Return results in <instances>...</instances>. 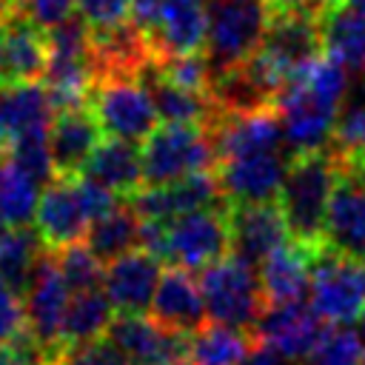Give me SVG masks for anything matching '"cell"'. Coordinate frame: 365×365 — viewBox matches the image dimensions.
<instances>
[{"mask_svg":"<svg viewBox=\"0 0 365 365\" xmlns=\"http://www.w3.org/2000/svg\"><path fill=\"white\" fill-rule=\"evenodd\" d=\"M77 0H14V14L34 23L40 31H51L74 17Z\"/></svg>","mask_w":365,"mask_h":365,"instance_id":"obj_39","label":"cell"},{"mask_svg":"<svg viewBox=\"0 0 365 365\" xmlns=\"http://www.w3.org/2000/svg\"><path fill=\"white\" fill-rule=\"evenodd\" d=\"M26 336V305L20 291L0 279V345H14Z\"/></svg>","mask_w":365,"mask_h":365,"instance_id":"obj_40","label":"cell"},{"mask_svg":"<svg viewBox=\"0 0 365 365\" xmlns=\"http://www.w3.org/2000/svg\"><path fill=\"white\" fill-rule=\"evenodd\" d=\"M336 174H339V163L328 148L291 157L285 182L277 197V205L285 217L291 240L322 245L325 214H328Z\"/></svg>","mask_w":365,"mask_h":365,"instance_id":"obj_3","label":"cell"},{"mask_svg":"<svg viewBox=\"0 0 365 365\" xmlns=\"http://www.w3.org/2000/svg\"><path fill=\"white\" fill-rule=\"evenodd\" d=\"M51 362L54 365H137L108 336H100L91 342H77V345H63Z\"/></svg>","mask_w":365,"mask_h":365,"instance_id":"obj_36","label":"cell"},{"mask_svg":"<svg viewBox=\"0 0 365 365\" xmlns=\"http://www.w3.org/2000/svg\"><path fill=\"white\" fill-rule=\"evenodd\" d=\"M291 240L277 202L228 205V251L248 265H259L274 248Z\"/></svg>","mask_w":365,"mask_h":365,"instance_id":"obj_16","label":"cell"},{"mask_svg":"<svg viewBox=\"0 0 365 365\" xmlns=\"http://www.w3.org/2000/svg\"><path fill=\"white\" fill-rule=\"evenodd\" d=\"M131 23L145 37L151 60L200 54L205 48V0H131Z\"/></svg>","mask_w":365,"mask_h":365,"instance_id":"obj_6","label":"cell"},{"mask_svg":"<svg viewBox=\"0 0 365 365\" xmlns=\"http://www.w3.org/2000/svg\"><path fill=\"white\" fill-rule=\"evenodd\" d=\"M88 108L97 117L103 134L143 143L157 128L154 100L140 74H100L94 77Z\"/></svg>","mask_w":365,"mask_h":365,"instance_id":"obj_8","label":"cell"},{"mask_svg":"<svg viewBox=\"0 0 365 365\" xmlns=\"http://www.w3.org/2000/svg\"><path fill=\"white\" fill-rule=\"evenodd\" d=\"M48 66L46 31L20 14L0 23V74L3 80H37Z\"/></svg>","mask_w":365,"mask_h":365,"instance_id":"obj_23","label":"cell"},{"mask_svg":"<svg viewBox=\"0 0 365 365\" xmlns=\"http://www.w3.org/2000/svg\"><path fill=\"white\" fill-rule=\"evenodd\" d=\"M322 51L348 71H365V20L345 3L334 0L319 9Z\"/></svg>","mask_w":365,"mask_h":365,"instance_id":"obj_26","label":"cell"},{"mask_svg":"<svg viewBox=\"0 0 365 365\" xmlns=\"http://www.w3.org/2000/svg\"><path fill=\"white\" fill-rule=\"evenodd\" d=\"M140 157L145 185H165L188 174L211 171L217 168L214 131L200 123H163L143 140Z\"/></svg>","mask_w":365,"mask_h":365,"instance_id":"obj_5","label":"cell"},{"mask_svg":"<svg viewBox=\"0 0 365 365\" xmlns=\"http://www.w3.org/2000/svg\"><path fill=\"white\" fill-rule=\"evenodd\" d=\"M328 151L342 165H365V83L351 86L342 100Z\"/></svg>","mask_w":365,"mask_h":365,"instance_id":"obj_30","label":"cell"},{"mask_svg":"<svg viewBox=\"0 0 365 365\" xmlns=\"http://www.w3.org/2000/svg\"><path fill=\"white\" fill-rule=\"evenodd\" d=\"M43 251L46 242L40 240L37 228L9 225L0 237V279L9 282L14 291H26Z\"/></svg>","mask_w":365,"mask_h":365,"instance_id":"obj_31","label":"cell"},{"mask_svg":"<svg viewBox=\"0 0 365 365\" xmlns=\"http://www.w3.org/2000/svg\"><path fill=\"white\" fill-rule=\"evenodd\" d=\"M14 14V0H0V23Z\"/></svg>","mask_w":365,"mask_h":365,"instance_id":"obj_44","label":"cell"},{"mask_svg":"<svg viewBox=\"0 0 365 365\" xmlns=\"http://www.w3.org/2000/svg\"><path fill=\"white\" fill-rule=\"evenodd\" d=\"M80 174L94 180V182H100V185H106L117 197H131L145 185L143 182L140 148L131 140H120V137L100 140L97 148L91 151V157L86 160Z\"/></svg>","mask_w":365,"mask_h":365,"instance_id":"obj_25","label":"cell"},{"mask_svg":"<svg viewBox=\"0 0 365 365\" xmlns=\"http://www.w3.org/2000/svg\"><path fill=\"white\" fill-rule=\"evenodd\" d=\"M317 248L319 245L288 240L259 262V285H262V294H265L268 305H274V302H299V299L308 297Z\"/></svg>","mask_w":365,"mask_h":365,"instance_id":"obj_20","label":"cell"},{"mask_svg":"<svg viewBox=\"0 0 365 365\" xmlns=\"http://www.w3.org/2000/svg\"><path fill=\"white\" fill-rule=\"evenodd\" d=\"M140 245L174 268L205 271L228 251V205L188 211L168 222L143 220Z\"/></svg>","mask_w":365,"mask_h":365,"instance_id":"obj_2","label":"cell"},{"mask_svg":"<svg viewBox=\"0 0 365 365\" xmlns=\"http://www.w3.org/2000/svg\"><path fill=\"white\" fill-rule=\"evenodd\" d=\"M154 66L160 68V74L165 80H171L180 88L188 91H200V94H211V68L205 63L202 54H182V57H165V60H154Z\"/></svg>","mask_w":365,"mask_h":365,"instance_id":"obj_37","label":"cell"},{"mask_svg":"<svg viewBox=\"0 0 365 365\" xmlns=\"http://www.w3.org/2000/svg\"><path fill=\"white\" fill-rule=\"evenodd\" d=\"M356 336H359V342H362V354H365V311H362L359 319H356ZM362 365H365V359H362Z\"/></svg>","mask_w":365,"mask_h":365,"instance_id":"obj_45","label":"cell"},{"mask_svg":"<svg viewBox=\"0 0 365 365\" xmlns=\"http://www.w3.org/2000/svg\"><path fill=\"white\" fill-rule=\"evenodd\" d=\"M128 202L145 222H168L188 211L228 205L214 171L188 174L165 185H143L137 194L128 197Z\"/></svg>","mask_w":365,"mask_h":365,"instance_id":"obj_13","label":"cell"},{"mask_svg":"<svg viewBox=\"0 0 365 365\" xmlns=\"http://www.w3.org/2000/svg\"><path fill=\"white\" fill-rule=\"evenodd\" d=\"M43 182L14 165L9 157L0 163V217L9 225H29L40 202Z\"/></svg>","mask_w":365,"mask_h":365,"instance_id":"obj_32","label":"cell"},{"mask_svg":"<svg viewBox=\"0 0 365 365\" xmlns=\"http://www.w3.org/2000/svg\"><path fill=\"white\" fill-rule=\"evenodd\" d=\"M251 334L259 345L274 348L291 362H302L314 351V345L322 339L325 328H322V317L311 308V302L299 299V302L265 305Z\"/></svg>","mask_w":365,"mask_h":365,"instance_id":"obj_15","label":"cell"},{"mask_svg":"<svg viewBox=\"0 0 365 365\" xmlns=\"http://www.w3.org/2000/svg\"><path fill=\"white\" fill-rule=\"evenodd\" d=\"M308 302L322 317V322H356L365 311V262L342 257L322 242L314 257Z\"/></svg>","mask_w":365,"mask_h":365,"instance_id":"obj_9","label":"cell"},{"mask_svg":"<svg viewBox=\"0 0 365 365\" xmlns=\"http://www.w3.org/2000/svg\"><path fill=\"white\" fill-rule=\"evenodd\" d=\"M291 151H259L245 157H231L217 163V180L228 205H248V202H277L279 188L285 182Z\"/></svg>","mask_w":365,"mask_h":365,"instance_id":"obj_11","label":"cell"},{"mask_svg":"<svg viewBox=\"0 0 365 365\" xmlns=\"http://www.w3.org/2000/svg\"><path fill=\"white\" fill-rule=\"evenodd\" d=\"M71 294L74 291L66 282L57 257H51V248H46L26 285L23 305H26V334L48 359H54V354L63 348V319Z\"/></svg>","mask_w":365,"mask_h":365,"instance_id":"obj_10","label":"cell"},{"mask_svg":"<svg viewBox=\"0 0 365 365\" xmlns=\"http://www.w3.org/2000/svg\"><path fill=\"white\" fill-rule=\"evenodd\" d=\"M6 154H9V160L14 165H20L26 174H31L34 180H40L43 185L57 177L54 160H51V148H48V128L31 131V134L20 137L17 143H11L6 148Z\"/></svg>","mask_w":365,"mask_h":365,"instance_id":"obj_35","label":"cell"},{"mask_svg":"<svg viewBox=\"0 0 365 365\" xmlns=\"http://www.w3.org/2000/svg\"><path fill=\"white\" fill-rule=\"evenodd\" d=\"M322 242L351 259L365 262V171L339 163L325 214Z\"/></svg>","mask_w":365,"mask_h":365,"instance_id":"obj_12","label":"cell"},{"mask_svg":"<svg viewBox=\"0 0 365 365\" xmlns=\"http://www.w3.org/2000/svg\"><path fill=\"white\" fill-rule=\"evenodd\" d=\"M362 359L365 354L356 331H351L348 325H334L325 328L322 339L299 365H362Z\"/></svg>","mask_w":365,"mask_h":365,"instance_id":"obj_33","label":"cell"},{"mask_svg":"<svg viewBox=\"0 0 365 365\" xmlns=\"http://www.w3.org/2000/svg\"><path fill=\"white\" fill-rule=\"evenodd\" d=\"M354 168H362V171H365V165H354Z\"/></svg>","mask_w":365,"mask_h":365,"instance_id":"obj_49","label":"cell"},{"mask_svg":"<svg viewBox=\"0 0 365 365\" xmlns=\"http://www.w3.org/2000/svg\"><path fill=\"white\" fill-rule=\"evenodd\" d=\"M57 265L66 277V282L71 285V291H86V288H100L103 285V271L106 262L86 245V242H74L57 251Z\"/></svg>","mask_w":365,"mask_h":365,"instance_id":"obj_34","label":"cell"},{"mask_svg":"<svg viewBox=\"0 0 365 365\" xmlns=\"http://www.w3.org/2000/svg\"><path fill=\"white\" fill-rule=\"evenodd\" d=\"M345 3H348V6H351V9L365 20V0H345Z\"/></svg>","mask_w":365,"mask_h":365,"instance_id":"obj_47","label":"cell"},{"mask_svg":"<svg viewBox=\"0 0 365 365\" xmlns=\"http://www.w3.org/2000/svg\"><path fill=\"white\" fill-rule=\"evenodd\" d=\"M151 317L180 334H194L200 325H205V302L200 291V279L191 277L185 268H168L163 271L154 299H151Z\"/></svg>","mask_w":365,"mask_h":365,"instance_id":"obj_22","label":"cell"},{"mask_svg":"<svg viewBox=\"0 0 365 365\" xmlns=\"http://www.w3.org/2000/svg\"><path fill=\"white\" fill-rule=\"evenodd\" d=\"M77 14L86 20L91 34H100L128 23L131 0H77Z\"/></svg>","mask_w":365,"mask_h":365,"instance_id":"obj_38","label":"cell"},{"mask_svg":"<svg viewBox=\"0 0 365 365\" xmlns=\"http://www.w3.org/2000/svg\"><path fill=\"white\" fill-rule=\"evenodd\" d=\"M160 257H154L151 251H128L111 262H106L103 271V291L108 297V302L114 305V311L120 314H145V308H151L157 282L163 277L160 271Z\"/></svg>","mask_w":365,"mask_h":365,"instance_id":"obj_18","label":"cell"},{"mask_svg":"<svg viewBox=\"0 0 365 365\" xmlns=\"http://www.w3.org/2000/svg\"><path fill=\"white\" fill-rule=\"evenodd\" d=\"M200 291L211 322H222L248 334L268 305L259 274L254 271V265L242 262L234 254H225L205 271H200Z\"/></svg>","mask_w":365,"mask_h":365,"instance_id":"obj_7","label":"cell"},{"mask_svg":"<svg viewBox=\"0 0 365 365\" xmlns=\"http://www.w3.org/2000/svg\"><path fill=\"white\" fill-rule=\"evenodd\" d=\"M268 3H271V9H314V11H319L334 0H268Z\"/></svg>","mask_w":365,"mask_h":365,"instance_id":"obj_42","label":"cell"},{"mask_svg":"<svg viewBox=\"0 0 365 365\" xmlns=\"http://www.w3.org/2000/svg\"><path fill=\"white\" fill-rule=\"evenodd\" d=\"M20 365H54L48 356H43V354H37V356H26V359H20Z\"/></svg>","mask_w":365,"mask_h":365,"instance_id":"obj_46","label":"cell"},{"mask_svg":"<svg viewBox=\"0 0 365 365\" xmlns=\"http://www.w3.org/2000/svg\"><path fill=\"white\" fill-rule=\"evenodd\" d=\"M251 351L248 331L211 322L188 334V359L194 365H240Z\"/></svg>","mask_w":365,"mask_h":365,"instance_id":"obj_29","label":"cell"},{"mask_svg":"<svg viewBox=\"0 0 365 365\" xmlns=\"http://www.w3.org/2000/svg\"><path fill=\"white\" fill-rule=\"evenodd\" d=\"M106 336L123 348L137 365H165L188 359V334L171 331L145 314H120L111 319Z\"/></svg>","mask_w":365,"mask_h":365,"instance_id":"obj_17","label":"cell"},{"mask_svg":"<svg viewBox=\"0 0 365 365\" xmlns=\"http://www.w3.org/2000/svg\"><path fill=\"white\" fill-rule=\"evenodd\" d=\"M48 91L37 80H0V151L54 120Z\"/></svg>","mask_w":365,"mask_h":365,"instance_id":"obj_19","label":"cell"},{"mask_svg":"<svg viewBox=\"0 0 365 365\" xmlns=\"http://www.w3.org/2000/svg\"><path fill=\"white\" fill-rule=\"evenodd\" d=\"M111 319H114V305L108 302L103 285L74 291L63 319V345H77L106 336Z\"/></svg>","mask_w":365,"mask_h":365,"instance_id":"obj_28","label":"cell"},{"mask_svg":"<svg viewBox=\"0 0 365 365\" xmlns=\"http://www.w3.org/2000/svg\"><path fill=\"white\" fill-rule=\"evenodd\" d=\"M351 91V71L325 51L305 63L274 97L291 154L322 151L331 143L342 100Z\"/></svg>","mask_w":365,"mask_h":365,"instance_id":"obj_1","label":"cell"},{"mask_svg":"<svg viewBox=\"0 0 365 365\" xmlns=\"http://www.w3.org/2000/svg\"><path fill=\"white\" fill-rule=\"evenodd\" d=\"M240 365H294V362H291L288 356L277 354V351L268 348V345H257V348H251V351L245 354V359H242Z\"/></svg>","mask_w":365,"mask_h":365,"instance_id":"obj_41","label":"cell"},{"mask_svg":"<svg viewBox=\"0 0 365 365\" xmlns=\"http://www.w3.org/2000/svg\"><path fill=\"white\" fill-rule=\"evenodd\" d=\"M91 225V217L86 211L80 185H77V174L74 177H63L57 174L51 182L43 185L40 191V202L34 211V228L40 234V240L46 242V248H66L74 242L86 240V231Z\"/></svg>","mask_w":365,"mask_h":365,"instance_id":"obj_14","label":"cell"},{"mask_svg":"<svg viewBox=\"0 0 365 365\" xmlns=\"http://www.w3.org/2000/svg\"><path fill=\"white\" fill-rule=\"evenodd\" d=\"M165 365H194V362H188V359H174V362H165Z\"/></svg>","mask_w":365,"mask_h":365,"instance_id":"obj_48","label":"cell"},{"mask_svg":"<svg viewBox=\"0 0 365 365\" xmlns=\"http://www.w3.org/2000/svg\"><path fill=\"white\" fill-rule=\"evenodd\" d=\"M140 80L145 83L151 100H154V108H157V117L163 123H200V125H214L222 111L220 106L214 103L211 94H200V91H188V88H180L174 86L171 80H165L160 74V68L154 66V60H148L140 71Z\"/></svg>","mask_w":365,"mask_h":365,"instance_id":"obj_24","label":"cell"},{"mask_svg":"<svg viewBox=\"0 0 365 365\" xmlns=\"http://www.w3.org/2000/svg\"><path fill=\"white\" fill-rule=\"evenodd\" d=\"M0 163H3V157H0Z\"/></svg>","mask_w":365,"mask_h":365,"instance_id":"obj_50","label":"cell"},{"mask_svg":"<svg viewBox=\"0 0 365 365\" xmlns=\"http://www.w3.org/2000/svg\"><path fill=\"white\" fill-rule=\"evenodd\" d=\"M20 354L14 345H0V365H20Z\"/></svg>","mask_w":365,"mask_h":365,"instance_id":"obj_43","label":"cell"},{"mask_svg":"<svg viewBox=\"0 0 365 365\" xmlns=\"http://www.w3.org/2000/svg\"><path fill=\"white\" fill-rule=\"evenodd\" d=\"M140 231H143V220L128 202V205H117L108 214L97 217L88 225L83 242L103 262H111V259H117V257H123L140 245Z\"/></svg>","mask_w":365,"mask_h":365,"instance_id":"obj_27","label":"cell"},{"mask_svg":"<svg viewBox=\"0 0 365 365\" xmlns=\"http://www.w3.org/2000/svg\"><path fill=\"white\" fill-rule=\"evenodd\" d=\"M100 123L88 106L57 111L48 125V148L54 160V171L63 177H74L83 171L86 160L100 143Z\"/></svg>","mask_w":365,"mask_h":365,"instance_id":"obj_21","label":"cell"},{"mask_svg":"<svg viewBox=\"0 0 365 365\" xmlns=\"http://www.w3.org/2000/svg\"><path fill=\"white\" fill-rule=\"evenodd\" d=\"M208 29L202 57L211 80L242 66L262 43L274 14L268 0H205Z\"/></svg>","mask_w":365,"mask_h":365,"instance_id":"obj_4","label":"cell"}]
</instances>
